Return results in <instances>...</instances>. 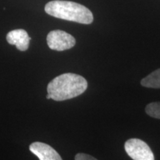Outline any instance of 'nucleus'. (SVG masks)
<instances>
[{"instance_id": "6e6552de", "label": "nucleus", "mask_w": 160, "mask_h": 160, "mask_svg": "<svg viewBox=\"0 0 160 160\" xmlns=\"http://www.w3.org/2000/svg\"><path fill=\"white\" fill-rule=\"evenodd\" d=\"M145 111L150 117L160 119V102L148 104L146 106Z\"/></svg>"}, {"instance_id": "423d86ee", "label": "nucleus", "mask_w": 160, "mask_h": 160, "mask_svg": "<svg viewBox=\"0 0 160 160\" xmlns=\"http://www.w3.org/2000/svg\"><path fill=\"white\" fill-rule=\"evenodd\" d=\"M8 42L10 45H15L21 51H25L28 48L31 38L27 31L23 29H17L10 31L7 34Z\"/></svg>"}, {"instance_id": "39448f33", "label": "nucleus", "mask_w": 160, "mask_h": 160, "mask_svg": "<svg viewBox=\"0 0 160 160\" xmlns=\"http://www.w3.org/2000/svg\"><path fill=\"white\" fill-rule=\"evenodd\" d=\"M30 151L37 156L39 160H62L61 157L53 148L45 143H32L30 145Z\"/></svg>"}, {"instance_id": "1a4fd4ad", "label": "nucleus", "mask_w": 160, "mask_h": 160, "mask_svg": "<svg viewBox=\"0 0 160 160\" xmlns=\"http://www.w3.org/2000/svg\"><path fill=\"white\" fill-rule=\"evenodd\" d=\"M75 160H97V159L88 154H85V153H78V154L76 155Z\"/></svg>"}, {"instance_id": "f03ea898", "label": "nucleus", "mask_w": 160, "mask_h": 160, "mask_svg": "<svg viewBox=\"0 0 160 160\" xmlns=\"http://www.w3.org/2000/svg\"><path fill=\"white\" fill-rule=\"evenodd\" d=\"M45 11L53 17L80 24L88 25L93 21V13L88 8L73 2L51 1L45 5Z\"/></svg>"}, {"instance_id": "20e7f679", "label": "nucleus", "mask_w": 160, "mask_h": 160, "mask_svg": "<svg viewBox=\"0 0 160 160\" xmlns=\"http://www.w3.org/2000/svg\"><path fill=\"white\" fill-rule=\"evenodd\" d=\"M47 43L51 50L62 51L73 48L76 44V39L65 31L55 30L48 34Z\"/></svg>"}, {"instance_id": "f257e3e1", "label": "nucleus", "mask_w": 160, "mask_h": 160, "mask_svg": "<svg viewBox=\"0 0 160 160\" xmlns=\"http://www.w3.org/2000/svg\"><path fill=\"white\" fill-rule=\"evenodd\" d=\"M88 88V82L82 76L68 73L54 78L48 85L47 99L64 101L82 94Z\"/></svg>"}, {"instance_id": "0eeeda50", "label": "nucleus", "mask_w": 160, "mask_h": 160, "mask_svg": "<svg viewBox=\"0 0 160 160\" xmlns=\"http://www.w3.org/2000/svg\"><path fill=\"white\" fill-rule=\"evenodd\" d=\"M141 85L150 88H160V68L142 79Z\"/></svg>"}, {"instance_id": "7ed1b4c3", "label": "nucleus", "mask_w": 160, "mask_h": 160, "mask_svg": "<svg viewBox=\"0 0 160 160\" xmlns=\"http://www.w3.org/2000/svg\"><path fill=\"white\" fill-rule=\"evenodd\" d=\"M126 153L133 160H155L151 149L142 140L128 139L125 143Z\"/></svg>"}]
</instances>
